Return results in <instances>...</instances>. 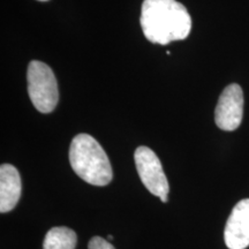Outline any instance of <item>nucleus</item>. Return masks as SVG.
<instances>
[{"mask_svg": "<svg viewBox=\"0 0 249 249\" xmlns=\"http://www.w3.org/2000/svg\"><path fill=\"white\" fill-rule=\"evenodd\" d=\"M38 1H48V0H38Z\"/></svg>", "mask_w": 249, "mask_h": 249, "instance_id": "10", "label": "nucleus"}, {"mask_svg": "<svg viewBox=\"0 0 249 249\" xmlns=\"http://www.w3.org/2000/svg\"><path fill=\"white\" fill-rule=\"evenodd\" d=\"M140 22L145 38L154 44L182 40L192 30L191 15L177 0H144Z\"/></svg>", "mask_w": 249, "mask_h": 249, "instance_id": "1", "label": "nucleus"}, {"mask_svg": "<svg viewBox=\"0 0 249 249\" xmlns=\"http://www.w3.org/2000/svg\"><path fill=\"white\" fill-rule=\"evenodd\" d=\"M28 93L40 113H51L59 101L58 83L53 71L44 62L30 61L27 71Z\"/></svg>", "mask_w": 249, "mask_h": 249, "instance_id": "3", "label": "nucleus"}, {"mask_svg": "<svg viewBox=\"0 0 249 249\" xmlns=\"http://www.w3.org/2000/svg\"><path fill=\"white\" fill-rule=\"evenodd\" d=\"M244 117V92L236 83L223 90L214 110V123L220 129L232 132L239 128Z\"/></svg>", "mask_w": 249, "mask_h": 249, "instance_id": "5", "label": "nucleus"}, {"mask_svg": "<svg viewBox=\"0 0 249 249\" xmlns=\"http://www.w3.org/2000/svg\"><path fill=\"white\" fill-rule=\"evenodd\" d=\"M224 239L227 248L246 249L249 246V198L238 202L226 222Z\"/></svg>", "mask_w": 249, "mask_h": 249, "instance_id": "6", "label": "nucleus"}, {"mask_svg": "<svg viewBox=\"0 0 249 249\" xmlns=\"http://www.w3.org/2000/svg\"><path fill=\"white\" fill-rule=\"evenodd\" d=\"M88 249H116L113 245L101 238V236H93L88 244Z\"/></svg>", "mask_w": 249, "mask_h": 249, "instance_id": "9", "label": "nucleus"}, {"mask_svg": "<svg viewBox=\"0 0 249 249\" xmlns=\"http://www.w3.org/2000/svg\"><path fill=\"white\" fill-rule=\"evenodd\" d=\"M76 244V233L70 227H52L46 233L43 249H75Z\"/></svg>", "mask_w": 249, "mask_h": 249, "instance_id": "8", "label": "nucleus"}, {"mask_svg": "<svg viewBox=\"0 0 249 249\" xmlns=\"http://www.w3.org/2000/svg\"><path fill=\"white\" fill-rule=\"evenodd\" d=\"M134 160L140 179L145 188L166 203L170 186L157 155L150 148L142 145L135 150Z\"/></svg>", "mask_w": 249, "mask_h": 249, "instance_id": "4", "label": "nucleus"}, {"mask_svg": "<svg viewBox=\"0 0 249 249\" xmlns=\"http://www.w3.org/2000/svg\"><path fill=\"white\" fill-rule=\"evenodd\" d=\"M22 193V182L18 169L11 164L0 166V213H9L17 207Z\"/></svg>", "mask_w": 249, "mask_h": 249, "instance_id": "7", "label": "nucleus"}, {"mask_svg": "<svg viewBox=\"0 0 249 249\" xmlns=\"http://www.w3.org/2000/svg\"><path fill=\"white\" fill-rule=\"evenodd\" d=\"M71 169L83 181L93 186H107L113 178L107 152L89 134H77L70 147Z\"/></svg>", "mask_w": 249, "mask_h": 249, "instance_id": "2", "label": "nucleus"}]
</instances>
